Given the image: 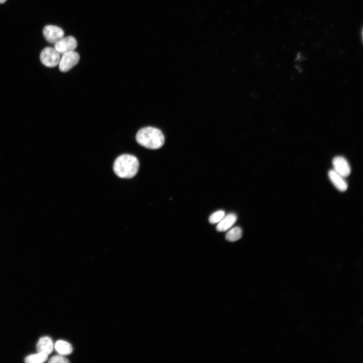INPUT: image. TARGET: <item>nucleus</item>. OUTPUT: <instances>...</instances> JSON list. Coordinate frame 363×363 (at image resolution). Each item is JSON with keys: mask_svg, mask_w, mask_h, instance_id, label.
Listing matches in <instances>:
<instances>
[{"mask_svg": "<svg viewBox=\"0 0 363 363\" xmlns=\"http://www.w3.org/2000/svg\"><path fill=\"white\" fill-rule=\"evenodd\" d=\"M139 162L133 155L125 154L117 157L113 163V170L117 176L121 178L133 177L137 173Z\"/></svg>", "mask_w": 363, "mask_h": 363, "instance_id": "obj_1", "label": "nucleus"}, {"mask_svg": "<svg viewBox=\"0 0 363 363\" xmlns=\"http://www.w3.org/2000/svg\"><path fill=\"white\" fill-rule=\"evenodd\" d=\"M136 139L140 145L151 149L161 148L165 141L164 136L162 132L152 127L141 129L137 132Z\"/></svg>", "mask_w": 363, "mask_h": 363, "instance_id": "obj_2", "label": "nucleus"}, {"mask_svg": "<svg viewBox=\"0 0 363 363\" xmlns=\"http://www.w3.org/2000/svg\"><path fill=\"white\" fill-rule=\"evenodd\" d=\"M60 58V53L54 48L47 47L44 48L40 54V59L46 67L52 68L58 65Z\"/></svg>", "mask_w": 363, "mask_h": 363, "instance_id": "obj_3", "label": "nucleus"}, {"mask_svg": "<svg viewBox=\"0 0 363 363\" xmlns=\"http://www.w3.org/2000/svg\"><path fill=\"white\" fill-rule=\"evenodd\" d=\"M79 59V54L75 51L63 54L58 63L59 70L62 72L69 71L78 63Z\"/></svg>", "mask_w": 363, "mask_h": 363, "instance_id": "obj_4", "label": "nucleus"}, {"mask_svg": "<svg viewBox=\"0 0 363 363\" xmlns=\"http://www.w3.org/2000/svg\"><path fill=\"white\" fill-rule=\"evenodd\" d=\"M43 35L48 42L55 44L64 37V31L58 26L49 25L44 27Z\"/></svg>", "mask_w": 363, "mask_h": 363, "instance_id": "obj_5", "label": "nucleus"}, {"mask_svg": "<svg viewBox=\"0 0 363 363\" xmlns=\"http://www.w3.org/2000/svg\"><path fill=\"white\" fill-rule=\"evenodd\" d=\"M77 46L76 39L72 36L64 37L54 44V48L60 53L74 51Z\"/></svg>", "mask_w": 363, "mask_h": 363, "instance_id": "obj_6", "label": "nucleus"}, {"mask_svg": "<svg viewBox=\"0 0 363 363\" xmlns=\"http://www.w3.org/2000/svg\"><path fill=\"white\" fill-rule=\"evenodd\" d=\"M332 164L333 170L343 177H346L350 174V165L343 157L336 156L334 157L332 161Z\"/></svg>", "mask_w": 363, "mask_h": 363, "instance_id": "obj_7", "label": "nucleus"}, {"mask_svg": "<svg viewBox=\"0 0 363 363\" xmlns=\"http://www.w3.org/2000/svg\"><path fill=\"white\" fill-rule=\"evenodd\" d=\"M328 176L333 185L339 191L344 192L347 189L348 185L344 177L333 169L329 171Z\"/></svg>", "mask_w": 363, "mask_h": 363, "instance_id": "obj_8", "label": "nucleus"}, {"mask_svg": "<svg viewBox=\"0 0 363 363\" xmlns=\"http://www.w3.org/2000/svg\"><path fill=\"white\" fill-rule=\"evenodd\" d=\"M237 220V216L234 213H229L223 217L219 221L217 226L216 229L218 231H225L233 226Z\"/></svg>", "mask_w": 363, "mask_h": 363, "instance_id": "obj_9", "label": "nucleus"}, {"mask_svg": "<svg viewBox=\"0 0 363 363\" xmlns=\"http://www.w3.org/2000/svg\"><path fill=\"white\" fill-rule=\"evenodd\" d=\"M54 347L52 339L48 336L41 337L36 345L37 352H41L49 354L51 353Z\"/></svg>", "mask_w": 363, "mask_h": 363, "instance_id": "obj_10", "label": "nucleus"}, {"mask_svg": "<svg viewBox=\"0 0 363 363\" xmlns=\"http://www.w3.org/2000/svg\"><path fill=\"white\" fill-rule=\"evenodd\" d=\"M54 347L56 351L62 355L69 354L73 351L71 344L62 340L57 341L55 343Z\"/></svg>", "mask_w": 363, "mask_h": 363, "instance_id": "obj_11", "label": "nucleus"}, {"mask_svg": "<svg viewBox=\"0 0 363 363\" xmlns=\"http://www.w3.org/2000/svg\"><path fill=\"white\" fill-rule=\"evenodd\" d=\"M48 358V355L46 354L37 352V353L30 354L25 358V362L27 363H42L45 362Z\"/></svg>", "mask_w": 363, "mask_h": 363, "instance_id": "obj_12", "label": "nucleus"}, {"mask_svg": "<svg viewBox=\"0 0 363 363\" xmlns=\"http://www.w3.org/2000/svg\"><path fill=\"white\" fill-rule=\"evenodd\" d=\"M243 235V231L239 227H234L230 229L226 233V239L230 241H235L239 239Z\"/></svg>", "mask_w": 363, "mask_h": 363, "instance_id": "obj_13", "label": "nucleus"}, {"mask_svg": "<svg viewBox=\"0 0 363 363\" xmlns=\"http://www.w3.org/2000/svg\"><path fill=\"white\" fill-rule=\"evenodd\" d=\"M225 212L218 210L212 213L209 218V222L212 224L218 223L225 216Z\"/></svg>", "mask_w": 363, "mask_h": 363, "instance_id": "obj_14", "label": "nucleus"}, {"mask_svg": "<svg viewBox=\"0 0 363 363\" xmlns=\"http://www.w3.org/2000/svg\"><path fill=\"white\" fill-rule=\"evenodd\" d=\"M49 363H67L69 361L62 355H56L51 357L48 361Z\"/></svg>", "mask_w": 363, "mask_h": 363, "instance_id": "obj_15", "label": "nucleus"}, {"mask_svg": "<svg viewBox=\"0 0 363 363\" xmlns=\"http://www.w3.org/2000/svg\"><path fill=\"white\" fill-rule=\"evenodd\" d=\"M7 0H0V4L4 3Z\"/></svg>", "mask_w": 363, "mask_h": 363, "instance_id": "obj_16", "label": "nucleus"}]
</instances>
